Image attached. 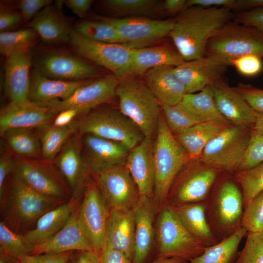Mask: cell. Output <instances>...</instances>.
<instances>
[{
	"instance_id": "cell-41",
	"label": "cell",
	"mask_w": 263,
	"mask_h": 263,
	"mask_svg": "<svg viewBox=\"0 0 263 263\" xmlns=\"http://www.w3.org/2000/svg\"><path fill=\"white\" fill-rule=\"evenodd\" d=\"M161 113L170 132L180 134L200 123L197 118L180 103L175 106H161Z\"/></svg>"
},
{
	"instance_id": "cell-46",
	"label": "cell",
	"mask_w": 263,
	"mask_h": 263,
	"mask_svg": "<svg viewBox=\"0 0 263 263\" xmlns=\"http://www.w3.org/2000/svg\"><path fill=\"white\" fill-rule=\"evenodd\" d=\"M234 263H263V232H247L244 245Z\"/></svg>"
},
{
	"instance_id": "cell-13",
	"label": "cell",
	"mask_w": 263,
	"mask_h": 263,
	"mask_svg": "<svg viewBox=\"0 0 263 263\" xmlns=\"http://www.w3.org/2000/svg\"><path fill=\"white\" fill-rule=\"evenodd\" d=\"M79 55L104 67L119 79L130 76L132 49L123 44L86 38L72 29L69 42Z\"/></svg>"
},
{
	"instance_id": "cell-21",
	"label": "cell",
	"mask_w": 263,
	"mask_h": 263,
	"mask_svg": "<svg viewBox=\"0 0 263 263\" xmlns=\"http://www.w3.org/2000/svg\"><path fill=\"white\" fill-rule=\"evenodd\" d=\"M79 205L65 225L51 238L33 246L30 255L57 254L76 250L95 252L80 221Z\"/></svg>"
},
{
	"instance_id": "cell-22",
	"label": "cell",
	"mask_w": 263,
	"mask_h": 263,
	"mask_svg": "<svg viewBox=\"0 0 263 263\" xmlns=\"http://www.w3.org/2000/svg\"><path fill=\"white\" fill-rule=\"evenodd\" d=\"M135 223L132 263H145L155 240V225L159 210L153 198L140 196L132 208Z\"/></svg>"
},
{
	"instance_id": "cell-38",
	"label": "cell",
	"mask_w": 263,
	"mask_h": 263,
	"mask_svg": "<svg viewBox=\"0 0 263 263\" xmlns=\"http://www.w3.org/2000/svg\"><path fill=\"white\" fill-rule=\"evenodd\" d=\"M76 131V121L64 127L47 126L39 137L41 157L53 162L70 137Z\"/></svg>"
},
{
	"instance_id": "cell-24",
	"label": "cell",
	"mask_w": 263,
	"mask_h": 263,
	"mask_svg": "<svg viewBox=\"0 0 263 263\" xmlns=\"http://www.w3.org/2000/svg\"><path fill=\"white\" fill-rule=\"evenodd\" d=\"M82 140L84 158L91 173L126 164L130 150L125 145L91 134L82 135Z\"/></svg>"
},
{
	"instance_id": "cell-3",
	"label": "cell",
	"mask_w": 263,
	"mask_h": 263,
	"mask_svg": "<svg viewBox=\"0 0 263 263\" xmlns=\"http://www.w3.org/2000/svg\"><path fill=\"white\" fill-rule=\"evenodd\" d=\"M219 182L204 201L207 223L218 242L242 227L244 212L242 192L235 180L224 178Z\"/></svg>"
},
{
	"instance_id": "cell-45",
	"label": "cell",
	"mask_w": 263,
	"mask_h": 263,
	"mask_svg": "<svg viewBox=\"0 0 263 263\" xmlns=\"http://www.w3.org/2000/svg\"><path fill=\"white\" fill-rule=\"evenodd\" d=\"M242 227L247 232H263V190L244 207Z\"/></svg>"
},
{
	"instance_id": "cell-28",
	"label": "cell",
	"mask_w": 263,
	"mask_h": 263,
	"mask_svg": "<svg viewBox=\"0 0 263 263\" xmlns=\"http://www.w3.org/2000/svg\"><path fill=\"white\" fill-rule=\"evenodd\" d=\"M173 68L159 66L144 75L145 83L161 106L176 105L187 94L185 86L175 75Z\"/></svg>"
},
{
	"instance_id": "cell-19",
	"label": "cell",
	"mask_w": 263,
	"mask_h": 263,
	"mask_svg": "<svg viewBox=\"0 0 263 263\" xmlns=\"http://www.w3.org/2000/svg\"><path fill=\"white\" fill-rule=\"evenodd\" d=\"M36 70L51 79L78 81L99 75L100 71L81 58L62 52L43 54L36 62Z\"/></svg>"
},
{
	"instance_id": "cell-63",
	"label": "cell",
	"mask_w": 263,
	"mask_h": 263,
	"mask_svg": "<svg viewBox=\"0 0 263 263\" xmlns=\"http://www.w3.org/2000/svg\"><path fill=\"white\" fill-rule=\"evenodd\" d=\"M253 129L263 135V114L256 112V119Z\"/></svg>"
},
{
	"instance_id": "cell-58",
	"label": "cell",
	"mask_w": 263,
	"mask_h": 263,
	"mask_svg": "<svg viewBox=\"0 0 263 263\" xmlns=\"http://www.w3.org/2000/svg\"><path fill=\"white\" fill-rule=\"evenodd\" d=\"M63 3L74 13L80 18L84 17L91 8L92 0H66Z\"/></svg>"
},
{
	"instance_id": "cell-5",
	"label": "cell",
	"mask_w": 263,
	"mask_h": 263,
	"mask_svg": "<svg viewBox=\"0 0 263 263\" xmlns=\"http://www.w3.org/2000/svg\"><path fill=\"white\" fill-rule=\"evenodd\" d=\"M116 96L119 111L139 128L145 137H154L161 108L145 82L133 76L119 78Z\"/></svg>"
},
{
	"instance_id": "cell-33",
	"label": "cell",
	"mask_w": 263,
	"mask_h": 263,
	"mask_svg": "<svg viewBox=\"0 0 263 263\" xmlns=\"http://www.w3.org/2000/svg\"><path fill=\"white\" fill-rule=\"evenodd\" d=\"M169 206L186 229L207 247L218 243L207 223L204 202Z\"/></svg>"
},
{
	"instance_id": "cell-34",
	"label": "cell",
	"mask_w": 263,
	"mask_h": 263,
	"mask_svg": "<svg viewBox=\"0 0 263 263\" xmlns=\"http://www.w3.org/2000/svg\"><path fill=\"white\" fill-rule=\"evenodd\" d=\"M180 103L200 123H212L222 126L229 123L217 108L211 86L197 93L186 94Z\"/></svg>"
},
{
	"instance_id": "cell-2",
	"label": "cell",
	"mask_w": 263,
	"mask_h": 263,
	"mask_svg": "<svg viewBox=\"0 0 263 263\" xmlns=\"http://www.w3.org/2000/svg\"><path fill=\"white\" fill-rule=\"evenodd\" d=\"M65 202L38 193L13 171L0 198V222L23 235L32 229L45 213Z\"/></svg>"
},
{
	"instance_id": "cell-16",
	"label": "cell",
	"mask_w": 263,
	"mask_h": 263,
	"mask_svg": "<svg viewBox=\"0 0 263 263\" xmlns=\"http://www.w3.org/2000/svg\"><path fill=\"white\" fill-rule=\"evenodd\" d=\"M119 82V79L114 75L91 80L77 89L67 98L53 101L44 105L51 107L57 113L65 110L77 109L84 116L116 96Z\"/></svg>"
},
{
	"instance_id": "cell-39",
	"label": "cell",
	"mask_w": 263,
	"mask_h": 263,
	"mask_svg": "<svg viewBox=\"0 0 263 263\" xmlns=\"http://www.w3.org/2000/svg\"><path fill=\"white\" fill-rule=\"evenodd\" d=\"M74 30L90 40L122 44L121 38L115 28L101 18L98 20L84 21L76 25Z\"/></svg>"
},
{
	"instance_id": "cell-52",
	"label": "cell",
	"mask_w": 263,
	"mask_h": 263,
	"mask_svg": "<svg viewBox=\"0 0 263 263\" xmlns=\"http://www.w3.org/2000/svg\"><path fill=\"white\" fill-rule=\"evenodd\" d=\"M234 21L254 27L263 32V8L240 12L234 15Z\"/></svg>"
},
{
	"instance_id": "cell-11",
	"label": "cell",
	"mask_w": 263,
	"mask_h": 263,
	"mask_svg": "<svg viewBox=\"0 0 263 263\" xmlns=\"http://www.w3.org/2000/svg\"><path fill=\"white\" fill-rule=\"evenodd\" d=\"M220 171L191 159L175 177L169 189L167 204L182 205L204 202L216 182Z\"/></svg>"
},
{
	"instance_id": "cell-57",
	"label": "cell",
	"mask_w": 263,
	"mask_h": 263,
	"mask_svg": "<svg viewBox=\"0 0 263 263\" xmlns=\"http://www.w3.org/2000/svg\"><path fill=\"white\" fill-rule=\"evenodd\" d=\"M68 263H101L100 256L94 251H74Z\"/></svg>"
},
{
	"instance_id": "cell-51",
	"label": "cell",
	"mask_w": 263,
	"mask_h": 263,
	"mask_svg": "<svg viewBox=\"0 0 263 263\" xmlns=\"http://www.w3.org/2000/svg\"><path fill=\"white\" fill-rule=\"evenodd\" d=\"M51 0H21L18 8L23 17L24 22H29L44 7L51 4Z\"/></svg>"
},
{
	"instance_id": "cell-50",
	"label": "cell",
	"mask_w": 263,
	"mask_h": 263,
	"mask_svg": "<svg viewBox=\"0 0 263 263\" xmlns=\"http://www.w3.org/2000/svg\"><path fill=\"white\" fill-rule=\"evenodd\" d=\"M73 251L57 254L26 255L17 258L14 263H68Z\"/></svg>"
},
{
	"instance_id": "cell-55",
	"label": "cell",
	"mask_w": 263,
	"mask_h": 263,
	"mask_svg": "<svg viewBox=\"0 0 263 263\" xmlns=\"http://www.w3.org/2000/svg\"><path fill=\"white\" fill-rule=\"evenodd\" d=\"M81 115L83 116L82 113L77 109L65 110L57 114L52 125L56 127L68 126L75 121L76 118Z\"/></svg>"
},
{
	"instance_id": "cell-31",
	"label": "cell",
	"mask_w": 263,
	"mask_h": 263,
	"mask_svg": "<svg viewBox=\"0 0 263 263\" xmlns=\"http://www.w3.org/2000/svg\"><path fill=\"white\" fill-rule=\"evenodd\" d=\"M184 61L176 48L167 45L132 49L130 76L144 75L159 66L174 67Z\"/></svg>"
},
{
	"instance_id": "cell-6",
	"label": "cell",
	"mask_w": 263,
	"mask_h": 263,
	"mask_svg": "<svg viewBox=\"0 0 263 263\" xmlns=\"http://www.w3.org/2000/svg\"><path fill=\"white\" fill-rule=\"evenodd\" d=\"M155 229L158 257L176 258L188 262L207 247L186 229L167 203L158 212Z\"/></svg>"
},
{
	"instance_id": "cell-14",
	"label": "cell",
	"mask_w": 263,
	"mask_h": 263,
	"mask_svg": "<svg viewBox=\"0 0 263 263\" xmlns=\"http://www.w3.org/2000/svg\"><path fill=\"white\" fill-rule=\"evenodd\" d=\"M117 30L123 44L136 49L150 46L169 36L174 19H154L140 17L100 18Z\"/></svg>"
},
{
	"instance_id": "cell-47",
	"label": "cell",
	"mask_w": 263,
	"mask_h": 263,
	"mask_svg": "<svg viewBox=\"0 0 263 263\" xmlns=\"http://www.w3.org/2000/svg\"><path fill=\"white\" fill-rule=\"evenodd\" d=\"M263 162V135L253 128L249 142L237 172L250 169Z\"/></svg>"
},
{
	"instance_id": "cell-37",
	"label": "cell",
	"mask_w": 263,
	"mask_h": 263,
	"mask_svg": "<svg viewBox=\"0 0 263 263\" xmlns=\"http://www.w3.org/2000/svg\"><path fill=\"white\" fill-rule=\"evenodd\" d=\"M0 136L15 155L26 158L41 157L40 139L33 129H12Z\"/></svg>"
},
{
	"instance_id": "cell-12",
	"label": "cell",
	"mask_w": 263,
	"mask_h": 263,
	"mask_svg": "<svg viewBox=\"0 0 263 263\" xmlns=\"http://www.w3.org/2000/svg\"><path fill=\"white\" fill-rule=\"evenodd\" d=\"M109 209H132L140 195L125 164L91 173Z\"/></svg>"
},
{
	"instance_id": "cell-44",
	"label": "cell",
	"mask_w": 263,
	"mask_h": 263,
	"mask_svg": "<svg viewBox=\"0 0 263 263\" xmlns=\"http://www.w3.org/2000/svg\"><path fill=\"white\" fill-rule=\"evenodd\" d=\"M234 179L241 189L244 208L263 190V162L250 169L236 172Z\"/></svg>"
},
{
	"instance_id": "cell-29",
	"label": "cell",
	"mask_w": 263,
	"mask_h": 263,
	"mask_svg": "<svg viewBox=\"0 0 263 263\" xmlns=\"http://www.w3.org/2000/svg\"><path fill=\"white\" fill-rule=\"evenodd\" d=\"M82 198L72 196L67 202L43 215L32 229L23 234L28 244L33 246L40 244L59 231L67 223Z\"/></svg>"
},
{
	"instance_id": "cell-27",
	"label": "cell",
	"mask_w": 263,
	"mask_h": 263,
	"mask_svg": "<svg viewBox=\"0 0 263 263\" xmlns=\"http://www.w3.org/2000/svg\"><path fill=\"white\" fill-rule=\"evenodd\" d=\"M31 64L30 51L16 53L7 57L4 85L10 102H19L29 99Z\"/></svg>"
},
{
	"instance_id": "cell-15",
	"label": "cell",
	"mask_w": 263,
	"mask_h": 263,
	"mask_svg": "<svg viewBox=\"0 0 263 263\" xmlns=\"http://www.w3.org/2000/svg\"><path fill=\"white\" fill-rule=\"evenodd\" d=\"M110 209L93 177L91 176L78 206V215L95 252L103 250Z\"/></svg>"
},
{
	"instance_id": "cell-53",
	"label": "cell",
	"mask_w": 263,
	"mask_h": 263,
	"mask_svg": "<svg viewBox=\"0 0 263 263\" xmlns=\"http://www.w3.org/2000/svg\"><path fill=\"white\" fill-rule=\"evenodd\" d=\"M14 167L15 155L8 149L1 153L0 157V198L4 192L7 180Z\"/></svg>"
},
{
	"instance_id": "cell-62",
	"label": "cell",
	"mask_w": 263,
	"mask_h": 263,
	"mask_svg": "<svg viewBox=\"0 0 263 263\" xmlns=\"http://www.w3.org/2000/svg\"><path fill=\"white\" fill-rule=\"evenodd\" d=\"M187 262L182 259L176 258H162L158 257L152 262L148 263H187Z\"/></svg>"
},
{
	"instance_id": "cell-30",
	"label": "cell",
	"mask_w": 263,
	"mask_h": 263,
	"mask_svg": "<svg viewBox=\"0 0 263 263\" xmlns=\"http://www.w3.org/2000/svg\"><path fill=\"white\" fill-rule=\"evenodd\" d=\"M91 80L66 81L51 79L35 69L30 76L29 99L41 105L55 100H64L79 87Z\"/></svg>"
},
{
	"instance_id": "cell-8",
	"label": "cell",
	"mask_w": 263,
	"mask_h": 263,
	"mask_svg": "<svg viewBox=\"0 0 263 263\" xmlns=\"http://www.w3.org/2000/svg\"><path fill=\"white\" fill-rule=\"evenodd\" d=\"M250 54L263 57V32L230 21L209 39L205 56L218 57L230 63L232 60Z\"/></svg>"
},
{
	"instance_id": "cell-36",
	"label": "cell",
	"mask_w": 263,
	"mask_h": 263,
	"mask_svg": "<svg viewBox=\"0 0 263 263\" xmlns=\"http://www.w3.org/2000/svg\"><path fill=\"white\" fill-rule=\"evenodd\" d=\"M223 129L217 124L202 123L174 136L190 158H194L201 154L207 145Z\"/></svg>"
},
{
	"instance_id": "cell-17",
	"label": "cell",
	"mask_w": 263,
	"mask_h": 263,
	"mask_svg": "<svg viewBox=\"0 0 263 263\" xmlns=\"http://www.w3.org/2000/svg\"><path fill=\"white\" fill-rule=\"evenodd\" d=\"M54 162L68 184L72 196L82 197L91 174L83 156L82 135L77 131L67 141Z\"/></svg>"
},
{
	"instance_id": "cell-7",
	"label": "cell",
	"mask_w": 263,
	"mask_h": 263,
	"mask_svg": "<svg viewBox=\"0 0 263 263\" xmlns=\"http://www.w3.org/2000/svg\"><path fill=\"white\" fill-rule=\"evenodd\" d=\"M76 131L81 135H93L120 143L130 150L145 138L139 128L119 109H94L76 120Z\"/></svg>"
},
{
	"instance_id": "cell-26",
	"label": "cell",
	"mask_w": 263,
	"mask_h": 263,
	"mask_svg": "<svg viewBox=\"0 0 263 263\" xmlns=\"http://www.w3.org/2000/svg\"><path fill=\"white\" fill-rule=\"evenodd\" d=\"M134 236L135 223L132 209L110 210L103 248L119 250L132 261Z\"/></svg>"
},
{
	"instance_id": "cell-59",
	"label": "cell",
	"mask_w": 263,
	"mask_h": 263,
	"mask_svg": "<svg viewBox=\"0 0 263 263\" xmlns=\"http://www.w3.org/2000/svg\"><path fill=\"white\" fill-rule=\"evenodd\" d=\"M234 0H188L187 7L204 8L225 7L230 9Z\"/></svg>"
},
{
	"instance_id": "cell-61",
	"label": "cell",
	"mask_w": 263,
	"mask_h": 263,
	"mask_svg": "<svg viewBox=\"0 0 263 263\" xmlns=\"http://www.w3.org/2000/svg\"><path fill=\"white\" fill-rule=\"evenodd\" d=\"M261 8H263V0H234L230 9L244 11Z\"/></svg>"
},
{
	"instance_id": "cell-9",
	"label": "cell",
	"mask_w": 263,
	"mask_h": 263,
	"mask_svg": "<svg viewBox=\"0 0 263 263\" xmlns=\"http://www.w3.org/2000/svg\"><path fill=\"white\" fill-rule=\"evenodd\" d=\"M252 129L235 126L224 128L204 148L201 154L203 163L220 172H237L247 148Z\"/></svg>"
},
{
	"instance_id": "cell-60",
	"label": "cell",
	"mask_w": 263,
	"mask_h": 263,
	"mask_svg": "<svg viewBox=\"0 0 263 263\" xmlns=\"http://www.w3.org/2000/svg\"><path fill=\"white\" fill-rule=\"evenodd\" d=\"M188 0H166L163 3L162 9L167 14H180L187 7Z\"/></svg>"
},
{
	"instance_id": "cell-4",
	"label": "cell",
	"mask_w": 263,
	"mask_h": 263,
	"mask_svg": "<svg viewBox=\"0 0 263 263\" xmlns=\"http://www.w3.org/2000/svg\"><path fill=\"white\" fill-rule=\"evenodd\" d=\"M190 157L168 129L162 113L154 139L153 201L160 210L167 203L170 187Z\"/></svg>"
},
{
	"instance_id": "cell-43",
	"label": "cell",
	"mask_w": 263,
	"mask_h": 263,
	"mask_svg": "<svg viewBox=\"0 0 263 263\" xmlns=\"http://www.w3.org/2000/svg\"><path fill=\"white\" fill-rule=\"evenodd\" d=\"M32 250V246L28 244L22 234L15 232L0 222V255L16 260L30 255Z\"/></svg>"
},
{
	"instance_id": "cell-32",
	"label": "cell",
	"mask_w": 263,
	"mask_h": 263,
	"mask_svg": "<svg viewBox=\"0 0 263 263\" xmlns=\"http://www.w3.org/2000/svg\"><path fill=\"white\" fill-rule=\"evenodd\" d=\"M27 26L49 44L69 42L72 30L60 10L52 4L42 9Z\"/></svg>"
},
{
	"instance_id": "cell-40",
	"label": "cell",
	"mask_w": 263,
	"mask_h": 263,
	"mask_svg": "<svg viewBox=\"0 0 263 263\" xmlns=\"http://www.w3.org/2000/svg\"><path fill=\"white\" fill-rule=\"evenodd\" d=\"M37 33L30 28L0 33V52L6 56L19 52L29 51L35 44Z\"/></svg>"
},
{
	"instance_id": "cell-1",
	"label": "cell",
	"mask_w": 263,
	"mask_h": 263,
	"mask_svg": "<svg viewBox=\"0 0 263 263\" xmlns=\"http://www.w3.org/2000/svg\"><path fill=\"white\" fill-rule=\"evenodd\" d=\"M234 16L225 7H188L174 19L169 37L184 61L199 58L205 56L211 37Z\"/></svg>"
},
{
	"instance_id": "cell-25",
	"label": "cell",
	"mask_w": 263,
	"mask_h": 263,
	"mask_svg": "<svg viewBox=\"0 0 263 263\" xmlns=\"http://www.w3.org/2000/svg\"><path fill=\"white\" fill-rule=\"evenodd\" d=\"M154 137H145L128 156L126 166L135 183L140 196L153 198L154 187Z\"/></svg>"
},
{
	"instance_id": "cell-48",
	"label": "cell",
	"mask_w": 263,
	"mask_h": 263,
	"mask_svg": "<svg viewBox=\"0 0 263 263\" xmlns=\"http://www.w3.org/2000/svg\"><path fill=\"white\" fill-rule=\"evenodd\" d=\"M230 63L241 75L248 77L258 75L263 68L261 57L252 54L232 60Z\"/></svg>"
},
{
	"instance_id": "cell-54",
	"label": "cell",
	"mask_w": 263,
	"mask_h": 263,
	"mask_svg": "<svg viewBox=\"0 0 263 263\" xmlns=\"http://www.w3.org/2000/svg\"><path fill=\"white\" fill-rule=\"evenodd\" d=\"M24 22L21 13L15 10L7 8L0 9V32L10 31L12 29Z\"/></svg>"
},
{
	"instance_id": "cell-56",
	"label": "cell",
	"mask_w": 263,
	"mask_h": 263,
	"mask_svg": "<svg viewBox=\"0 0 263 263\" xmlns=\"http://www.w3.org/2000/svg\"><path fill=\"white\" fill-rule=\"evenodd\" d=\"M101 263H132L122 252L112 248H104L100 255Z\"/></svg>"
},
{
	"instance_id": "cell-20",
	"label": "cell",
	"mask_w": 263,
	"mask_h": 263,
	"mask_svg": "<svg viewBox=\"0 0 263 263\" xmlns=\"http://www.w3.org/2000/svg\"><path fill=\"white\" fill-rule=\"evenodd\" d=\"M50 106L29 99L10 103L0 112V134L15 129H34L51 125L57 115Z\"/></svg>"
},
{
	"instance_id": "cell-10",
	"label": "cell",
	"mask_w": 263,
	"mask_h": 263,
	"mask_svg": "<svg viewBox=\"0 0 263 263\" xmlns=\"http://www.w3.org/2000/svg\"><path fill=\"white\" fill-rule=\"evenodd\" d=\"M13 171L32 189L44 196L64 202L72 197L71 190L54 161L15 155Z\"/></svg>"
},
{
	"instance_id": "cell-18",
	"label": "cell",
	"mask_w": 263,
	"mask_h": 263,
	"mask_svg": "<svg viewBox=\"0 0 263 263\" xmlns=\"http://www.w3.org/2000/svg\"><path fill=\"white\" fill-rule=\"evenodd\" d=\"M230 62L212 56H205L185 61L173 68L176 77L185 87L187 94L195 93L222 79Z\"/></svg>"
},
{
	"instance_id": "cell-35",
	"label": "cell",
	"mask_w": 263,
	"mask_h": 263,
	"mask_svg": "<svg viewBox=\"0 0 263 263\" xmlns=\"http://www.w3.org/2000/svg\"><path fill=\"white\" fill-rule=\"evenodd\" d=\"M247 233L242 227L229 237L207 247L201 255L187 263H234L240 244Z\"/></svg>"
},
{
	"instance_id": "cell-49",
	"label": "cell",
	"mask_w": 263,
	"mask_h": 263,
	"mask_svg": "<svg viewBox=\"0 0 263 263\" xmlns=\"http://www.w3.org/2000/svg\"><path fill=\"white\" fill-rule=\"evenodd\" d=\"M234 89L255 112L263 114V89L243 83Z\"/></svg>"
},
{
	"instance_id": "cell-23",
	"label": "cell",
	"mask_w": 263,
	"mask_h": 263,
	"mask_svg": "<svg viewBox=\"0 0 263 263\" xmlns=\"http://www.w3.org/2000/svg\"><path fill=\"white\" fill-rule=\"evenodd\" d=\"M211 87L219 112L229 123L237 127L253 128L256 112L234 88L222 79Z\"/></svg>"
},
{
	"instance_id": "cell-42",
	"label": "cell",
	"mask_w": 263,
	"mask_h": 263,
	"mask_svg": "<svg viewBox=\"0 0 263 263\" xmlns=\"http://www.w3.org/2000/svg\"><path fill=\"white\" fill-rule=\"evenodd\" d=\"M102 3L108 11L120 16L151 15L156 10V2L152 0H105Z\"/></svg>"
}]
</instances>
